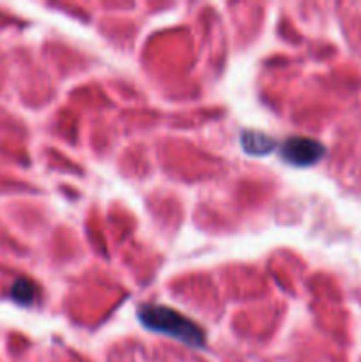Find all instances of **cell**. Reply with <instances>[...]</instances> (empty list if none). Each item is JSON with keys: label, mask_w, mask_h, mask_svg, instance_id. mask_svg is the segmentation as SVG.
Listing matches in <instances>:
<instances>
[{"label": "cell", "mask_w": 361, "mask_h": 362, "mask_svg": "<svg viewBox=\"0 0 361 362\" xmlns=\"http://www.w3.org/2000/svg\"><path fill=\"white\" fill-rule=\"evenodd\" d=\"M326 154L324 145L311 138L304 136H290L280 147V156L289 165L297 168H306L321 161Z\"/></svg>", "instance_id": "2"}, {"label": "cell", "mask_w": 361, "mask_h": 362, "mask_svg": "<svg viewBox=\"0 0 361 362\" xmlns=\"http://www.w3.org/2000/svg\"><path fill=\"white\" fill-rule=\"evenodd\" d=\"M11 297H13L14 303L21 304V306H30L35 299V286L27 279H20L13 285Z\"/></svg>", "instance_id": "4"}, {"label": "cell", "mask_w": 361, "mask_h": 362, "mask_svg": "<svg viewBox=\"0 0 361 362\" xmlns=\"http://www.w3.org/2000/svg\"><path fill=\"white\" fill-rule=\"evenodd\" d=\"M137 317L142 327L147 331L168 336L191 349L205 346V332L198 327V324L172 308L159 306V304H142L137 310Z\"/></svg>", "instance_id": "1"}, {"label": "cell", "mask_w": 361, "mask_h": 362, "mask_svg": "<svg viewBox=\"0 0 361 362\" xmlns=\"http://www.w3.org/2000/svg\"><path fill=\"white\" fill-rule=\"evenodd\" d=\"M241 144H243L244 151L251 156H265L275 151L276 147V141L271 136L258 133V131H244L241 134Z\"/></svg>", "instance_id": "3"}]
</instances>
